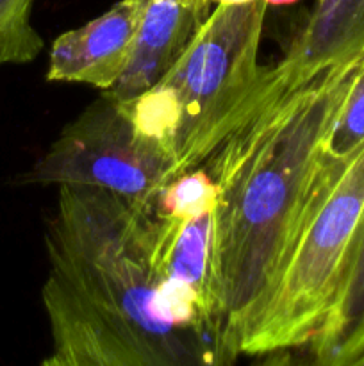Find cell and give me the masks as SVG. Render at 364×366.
Returning <instances> with one entry per match:
<instances>
[{"label":"cell","instance_id":"6da1fadb","mask_svg":"<svg viewBox=\"0 0 364 366\" xmlns=\"http://www.w3.org/2000/svg\"><path fill=\"white\" fill-rule=\"evenodd\" d=\"M364 43L314 66L278 61L202 167L216 184L213 277L223 365L241 354L325 161Z\"/></svg>","mask_w":364,"mask_h":366},{"label":"cell","instance_id":"7a4b0ae2","mask_svg":"<svg viewBox=\"0 0 364 366\" xmlns=\"http://www.w3.org/2000/svg\"><path fill=\"white\" fill-rule=\"evenodd\" d=\"M156 214L95 186H59L45 229V366L220 365L213 347L157 318Z\"/></svg>","mask_w":364,"mask_h":366},{"label":"cell","instance_id":"3957f363","mask_svg":"<svg viewBox=\"0 0 364 366\" xmlns=\"http://www.w3.org/2000/svg\"><path fill=\"white\" fill-rule=\"evenodd\" d=\"M268 4H216L170 70L123 100L128 114L171 163L173 177L200 167L259 84Z\"/></svg>","mask_w":364,"mask_h":366},{"label":"cell","instance_id":"277c9868","mask_svg":"<svg viewBox=\"0 0 364 366\" xmlns=\"http://www.w3.org/2000/svg\"><path fill=\"white\" fill-rule=\"evenodd\" d=\"M364 214V143L346 159L323 161L241 356L307 347L334 302Z\"/></svg>","mask_w":364,"mask_h":366},{"label":"cell","instance_id":"5b68a950","mask_svg":"<svg viewBox=\"0 0 364 366\" xmlns=\"http://www.w3.org/2000/svg\"><path fill=\"white\" fill-rule=\"evenodd\" d=\"M171 179V163L141 134L123 100L103 92L64 125L18 182L95 186L153 209L156 195Z\"/></svg>","mask_w":364,"mask_h":366},{"label":"cell","instance_id":"8992f818","mask_svg":"<svg viewBox=\"0 0 364 366\" xmlns=\"http://www.w3.org/2000/svg\"><path fill=\"white\" fill-rule=\"evenodd\" d=\"M146 0H118L106 13L54 39L46 79L109 92L128 68Z\"/></svg>","mask_w":364,"mask_h":366},{"label":"cell","instance_id":"52a82bcc","mask_svg":"<svg viewBox=\"0 0 364 366\" xmlns=\"http://www.w3.org/2000/svg\"><path fill=\"white\" fill-rule=\"evenodd\" d=\"M207 14L209 4L203 0H146L131 64L107 93L128 100L152 88L178 59Z\"/></svg>","mask_w":364,"mask_h":366},{"label":"cell","instance_id":"ba28073f","mask_svg":"<svg viewBox=\"0 0 364 366\" xmlns=\"http://www.w3.org/2000/svg\"><path fill=\"white\" fill-rule=\"evenodd\" d=\"M156 220L157 281L164 279L196 293L209 310L220 336V304L213 277L214 209L188 220L157 217Z\"/></svg>","mask_w":364,"mask_h":366},{"label":"cell","instance_id":"9c48e42d","mask_svg":"<svg viewBox=\"0 0 364 366\" xmlns=\"http://www.w3.org/2000/svg\"><path fill=\"white\" fill-rule=\"evenodd\" d=\"M364 331V214L353 238L334 302L307 347L314 363L338 366L345 350Z\"/></svg>","mask_w":364,"mask_h":366},{"label":"cell","instance_id":"30bf717a","mask_svg":"<svg viewBox=\"0 0 364 366\" xmlns=\"http://www.w3.org/2000/svg\"><path fill=\"white\" fill-rule=\"evenodd\" d=\"M364 43V0H316L309 20L282 61L307 68Z\"/></svg>","mask_w":364,"mask_h":366},{"label":"cell","instance_id":"8fae6325","mask_svg":"<svg viewBox=\"0 0 364 366\" xmlns=\"http://www.w3.org/2000/svg\"><path fill=\"white\" fill-rule=\"evenodd\" d=\"M213 209H216V184L202 164L168 181L153 200L157 218L188 220Z\"/></svg>","mask_w":364,"mask_h":366},{"label":"cell","instance_id":"7c38bea8","mask_svg":"<svg viewBox=\"0 0 364 366\" xmlns=\"http://www.w3.org/2000/svg\"><path fill=\"white\" fill-rule=\"evenodd\" d=\"M36 0H0V66L25 64L43 50V38L32 25Z\"/></svg>","mask_w":364,"mask_h":366},{"label":"cell","instance_id":"4fadbf2b","mask_svg":"<svg viewBox=\"0 0 364 366\" xmlns=\"http://www.w3.org/2000/svg\"><path fill=\"white\" fill-rule=\"evenodd\" d=\"M364 143V52L327 138L325 159L343 161Z\"/></svg>","mask_w":364,"mask_h":366},{"label":"cell","instance_id":"5bb4252c","mask_svg":"<svg viewBox=\"0 0 364 366\" xmlns=\"http://www.w3.org/2000/svg\"><path fill=\"white\" fill-rule=\"evenodd\" d=\"M338 366H364V331L345 350Z\"/></svg>","mask_w":364,"mask_h":366},{"label":"cell","instance_id":"9a60e30c","mask_svg":"<svg viewBox=\"0 0 364 366\" xmlns=\"http://www.w3.org/2000/svg\"><path fill=\"white\" fill-rule=\"evenodd\" d=\"M268 6H288V4H295L298 0H264Z\"/></svg>","mask_w":364,"mask_h":366},{"label":"cell","instance_id":"2e32d148","mask_svg":"<svg viewBox=\"0 0 364 366\" xmlns=\"http://www.w3.org/2000/svg\"><path fill=\"white\" fill-rule=\"evenodd\" d=\"M252 2V0H223L221 4H248Z\"/></svg>","mask_w":364,"mask_h":366},{"label":"cell","instance_id":"e0dca14e","mask_svg":"<svg viewBox=\"0 0 364 366\" xmlns=\"http://www.w3.org/2000/svg\"><path fill=\"white\" fill-rule=\"evenodd\" d=\"M203 2H207V4H211V2H216V4H221V2H223V0H203Z\"/></svg>","mask_w":364,"mask_h":366}]
</instances>
